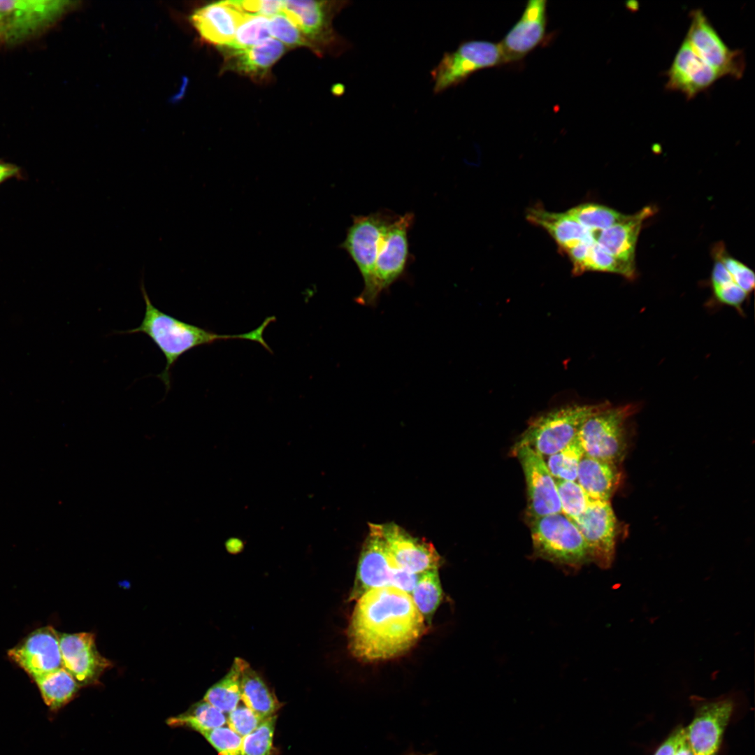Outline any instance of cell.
<instances>
[{
  "mask_svg": "<svg viewBox=\"0 0 755 755\" xmlns=\"http://www.w3.org/2000/svg\"><path fill=\"white\" fill-rule=\"evenodd\" d=\"M594 242L596 241L580 242L563 250L573 263V273L574 275H580L584 272V266L589 257L590 248Z\"/></svg>",
  "mask_w": 755,
  "mask_h": 755,
  "instance_id": "obj_42",
  "label": "cell"
},
{
  "mask_svg": "<svg viewBox=\"0 0 755 755\" xmlns=\"http://www.w3.org/2000/svg\"><path fill=\"white\" fill-rule=\"evenodd\" d=\"M33 679L45 703L54 709L71 700L78 688L76 680L64 667Z\"/></svg>",
  "mask_w": 755,
  "mask_h": 755,
  "instance_id": "obj_27",
  "label": "cell"
},
{
  "mask_svg": "<svg viewBox=\"0 0 755 755\" xmlns=\"http://www.w3.org/2000/svg\"><path fill=\"white\" fill-rule=\"evenodd\" d=\"M276 715L266 719L256 729L242 738L241 755H273Z\"/></svg>",
  "mask_w": 755,
  "mask_h": 755,
  "instance_id": "obj_35",
  "label": "cell"
},
{
  "mask_svg": "<svg viewBox=\"0 0 755 755\" xmlns=\"http://www.w3.org/2000/svg\"><path fill=\"white\" fill-rule=\"evenodd\" d=\"M621 477L619 464L584 454L576 482L591 499L610 501L619 487Z\"/></svg>",
  "mask_w": 755,
  "mask_h": 755,
  "instance_id": "obj_24",
  "label": "cell"
},
{
  "mask_svg": "<svg viewBox=\"0 0 755 755\" xmlns=\"http://www.w3.org/2000/svg\"><path fill=\"white\" fill-rule=\"evenodd\" d=\"M268 29L271 36L286 47L307 46L315 51L312 44L282 12L268 17Z\"/></svg>",
  "mask_w": 755,
  "mask_h": 755,
  "instance_id": "obj_37",
  "label": "cell"
},
{
  "mask_svg": "<svg viewBox=\"0 0 755 755\" xmlns=\"http://www.w3.org/2000/svg\"><path fill=\"white\" fill-rule=\"evenodd\" d=\"M238 661L240 696L245 705L264 719L275 715L281 706L275 694L246 661L238 658Z\"/></svg>",
  "mask_w": 755,
  "mask_h": 755,
  "instance_id": "obj_26",
  "label": "cell"
},
{
  "mask_svg": "<svg viewBox=\"0 0 755 755\" xmlns=\"http://www.w3.org/2000/svg\"><path fill=\"white\" fill-rule=\"evenodd\" d=\"M498 43L484 40L463 41L453 52H445L431 71L434 94L463 82L480 70L503 64Z\"/></svg>",
  "mask_w": 755,
  "mask_h": 755,
  "instance_id": "obj_8",
  "label": "cell"
},
{
  "mask_svg": "<svg viewBox=\"0 0 755 755\" xmlns=\"http://www.w3.org/2000/svg\"><path fill=\"white\" fill-rule=\"evenodd\" d=\"M675 755H694V753L686 737L685 728H684L682 734L680 737Z\"/></svg>",
  "mask_w": 755,
  "mask_h": 755,
  "instance_id": "obj_46",
  "label": "cell"
},
{
  "mask_svg": "<svg viewBox=\"0 0 755 755\" xmlns=\"http://www.w3.org/2000/svg\"><path fill=\"white\" fill-rule=\"evenodd\" d=\"M717 300L724 304L732 306L738 310L746 300L747 294L733 280L712 286Z\"/></svg>",
  "mask_w": 755,
  "mask_h": 755,
  "instance_id": "obj_41",
  "label": "cell"
},
{
  "mask_svg": "<svg viewBox=\"0 0 755 755\" xmlns=\"http://www.w3.org/2000/svg\"><path fill=\"white\" fill-rule=\"evenodd\" d=\"M637 410L632 403H599L577 434L584 455L620 465L628 449V422Z\"/></svg>",
  "mask_w": 755,
  "mask_h": 755,
  "instance_id": "obj_3",
  "label": "cell"
},
{
  "mask_svg": "<svg viewBox=\"0 0 755 755\" xmlns=\"http://www.w3.org/2000/svg\"><path fill=\"white\" fill-rule=\"evenodd\" d=\"M584 453L577 436L568 445L547 457V467L555 480L576 481Z\"/></svg>",
  "mask_w": 755,
  "mask_h": 755,
  "instance_id": "obj_32",
  "label": "cell"
},
{
  "mask_svg": "<svg viewBox=\"0 0 755 755\" xmlns=\"http://www.w3.org/2000/svg\"><path fill=\"white\" fill-rule=\"evenodd\" d=\"M533 554L577 571L590 562L586 543L575 523L559 512L529 519Z\"/></svg>",
  "mask_w": 755,
  "mask_h": 755,
  "instance_id": "obj_4",
  "label": "cell"
},
{
  "mask_svg": "<svg viewBox=\"0 0 755 755\" xmlns=\"http://www.w3.org/2000/svg\"><path fill=\"white\" fill-rule=\"evenodd\" d=\"M733 710L730 698L705 703L685 728L687 740L694 755H715Z\"/></svg>",
  "mask_w": 755,
  "mask_h": 755,
  "instance_id": "obj_20",
  "label": "cell"
},
{
  "mask_svg": "<svg viewBox=\"0 0 755 755\" xmlns=\"http://www.w3.org/2000/svg\"><path fill=\"white\" fill-rule=\"evenodd\" d=\"M566 213L592 233L608 229L622 222L628 216L594 203L580 204L569 209Z\"/></svg>",
  "mask_w": 755,
  "mask_h": 755,
  "instance_id": "obj_30",
  "label": "cell"
},
{
  "mask_svg": "<svg viewBox=\"0 0 755 755\" xmlns=\"http://www.w3.org/2000/svg\"><path fill=\"white\" fill-rule=\"evenodd\" d=\"M524 474L527 490V516L531 519L561 512L555 479L543 456L527 445L514 447Z\"/></svg>",
  "mask_w": 755,
  "mask_h": 755,
  "instance_id": "obj_13",
  "label": "cell"
},
{
  "mask_svg": "<svg viewBox=\"0 0 755 755\" xmlns=\"http://www.w3.org/2000/svg\"><path fill=\"white\" fill-rule=\"evenodd\" d=\"M222 49L226 52L225 67L257 79L266 76L287 50L285 45L272 37L244 49Z\"/></svg>",
  "mask_w": 755,
  "mask_h": 755,
  "instance_id": "obj_23",
  "label": "cell"
},
{
  "mask_svg": "<svg viewBox=\"0 0 755 755\" xmlns=\"http://www.w3.org/2000/svg\"><path fill=\"white\" fill-rule=\"evenodd\" d=\"M203 700L221 712H230L241 700L240 668L238 657L235 658L229 672L206 692Z\"/></svg>",
  "mask_w": 755,
  "mask_h": 755,
  "instance_id": "obj_28",
  "label": "cell"
},
{
  "mask_svg": "<svg viewBox=\"0 0 755 755\" xmlns=\"http://www.w3.org/2000/svg\"><path fill=\"white\" fill-rule=\"evenodd\" d=\"M409 755H433V754H411Z\"/></svg>",
  "mask_w": 755,
  "mask_h": 755,
  "instance_id": "obj_47",
  "label": "cell"
},
{
  "mask_svg": "<svg viewBox=\"0 0 755 755\" xmlns=\"http://www.w3.org/2000/svg\"><path fill=\"white\" fill-rule=\"evenodd\" d=\"M686 39L694 52L721 77L739 79L745 69L744 53L728 47L700 9L690 13Z\"/></svg>",
  "mask_w": 755,
  "mask_h": 755,
  "instance_id": "obj_11",
  "label": "cell"
},
{
  "mask_svg": "<svg viewBox=\"0 0 755 755\" xmlns=\"http://www.w3.org/2000/svg\"><path fill=\"white\" fill-rule=\"evenodd\" d=\"M684 728L676 730L659 747L654 755H675Z\"/></svg>",
  "mask_w": 755,
  "mask_h": 755,
  "instance_id": "obj_45",
  "label": "cell"
},
{
  "mask_svg": "<svg viewBox=\"0 0 755 755\" xmlns=\"http://www.w3.org/2000/svg\"><path fill=\"white\" fill-rule=\"evenodd\" d=\"M347 629L349 648L364 661L395 658L423 635L426 622L412 597L393 586L368 591L356 600Z\"/></svg>",
  "mask_w": 755,
  "mask_h": 755,
  "instance_id": "obj_1",
  "label": "cell"
},
{
  "mask_svg": "<svg viewBox=\"0 0 755 755\" xmlns=\"http://www.w3.org/2000/svg\"><path fill=\"white\" fill-rule=\"evenodd\" d=\"M378 526L387 548L398 566L419 575L438 570L441 558L431 543L411 535L393 522Z\"/></svg>",
  "mask_w": 755,
  "mask_h": 755,
  "instance_id": "obj_16",
  "label": "cell"
},
{
  "mask_svg": "<svg viewBox=\"0 0 755 755\" xmlns=\"http://www.w3.org/2000/svg\"><path fill=\"white\" fill-rule=\"evenodd\" d=\"M413 220L414 215L408 213L388 226L376 259L371 288L365 296L356 299L359 304L376 306L381 293L402 275L408 257V232Z\"/></svg>",
  "mask_w": 755,
  "mask_h": 755,
  "instance_id": "obj_9",
  "label": "cell"
},
{
  "mask_svg": "<svg viewBox=\"0 0 755 755\" xmlns=\"http://www.w3.org/2000/svg\"><path fill=\"white\" fill-rule=\"evenodd\" d=\"M420 575L421 574L413 573L402 568L394 561L391 586L411 595Z\"/></svg>",
  "mask_w": 755,
  "mask_h": 755,
  "instance_id": "obj_43",
  "label": "cell"
},
{
  "mask_svg": "<svg viewBox=\"0 0 755 755\" xmlns=\"http://www.w3.org/2000/svg\"><path fill=\"white\" fill-rule=\"evenodd\" d=\"M8 654L33 678L63 667L59 634L52 626L33 631Z\"/></svg>",
  "mask_w": 755,
  "mask_h": 755,
  "instance_id": "obj_17",
  "label": "cell"
},
{
  "mask_svg": "<svg viewBox=\"0 0 755 755\" xmlns=\"http://www.w3.org/2000/svg\"><path fill=\"white\" fill-rule=\"evenodd\" d=\"M349 3L347 1H283L282 12L298 27L312 44L315 52L317 50L321 54L327 50L340 53L350 44L333 31L332 20Z\"/></svg>",
  "mask_w": 755,
  "mask_h": 755,
  "instance_id": "obj_7",
  "label": "cell"
},
{
  "mask_svg": "<svg viewBox=\"0 0 755 755\" xmlns=\"http://www.w3.org/2000/svg\"><path fill=\"white\" fill-rule=\"evenodd\" d=\"M573 522L586 543L590 562L609 568L614 559L619 533L610 502L592 499L586 510Z\"/></svg>",
  "mask_w": 755,
  "mask_h": 755,
  "instance_id": "obj_12",
  "label": "cell"
},
{
  "mask_svg": "<svg viewBox=\"0 0 755 755\" xmlns=\"http://www.w3.org/2000/svg\"><path fill=\"white\" fill-rule=\"evenodd\" d=\"M168 724L188 726L199 733L224 726L226 717L220 710L203 700L194 705L186 713L169 719Z\"/></svg>",
  "mask_w": 755,
  "mask_h": 755,
  "instance_id": "obj_31",
  "label": "cell"
},
{
  "mask_svg": "<svg viewBox=\"0 0 755 755\" xmlns=\"http://www.w3.org/2000/svg\"><path fill=\"white\" fill-rule=\"evenodd\" d=\"M546 0H530L516 23L498 43L504 64L522 60L543 41L547 29Z\"/></svg>",
  "mask_w": 755,
  "mask_h": 755,
  "instance_id": "obj_14",
  "label": "cell"
},
{
  "mask_svg": "<svg viewBox=\"0 0 755 755\" xmlns=\"http://www.w3.org/2000/svg\"><path fill=\"white\" fill-rule=\"evenodd\" d=\"M666 75V88L682 93L689 100L722 78L694 52L686 38Z\"/></svg>",
  "mask_w": 755,
  "mask_h": 755,
  "instance_id": "obj_19",
  "label": "cell"
},
{
  "mask_svg": "<svg viewBox=\"0 0 755 755\" xmlns=\"http://www.w3.org/2000/svg\"><path fill=\"white\" fill-rule=\"evenodd\" d=\"M63 667L78 684L95 682L112 663L98 652L91 633L59 634Z\"/></svg>",
  "mask_w": 755,
  "mask_h": 755,
  "instance_id": "obj_18",
  "label": "cell"
},
{
  "mask_svg": "<svg viewBox=\"0 0 755 755\" xmlns=\"http://www.w3.org/2000/svg\"><path fill=\"white\" fill-rule=\"evenodd\" d=\"M555 481L561 512L573 521L586 510L592 499L576 481Z\"/></svg>",
  "mask_w": 755,
  "mask_h": 755,
  "instance_id": "obj_34",
  "label": "cell"
},
{
  "mask_svg": "<svg viewBox=\"0 0 755 755\" xmlns=\"http://www.w3.org/2000/svg\"><path fill=\"white\" fill-rule=\"evenodd\" d=\"M526 217L531 223L547 231L557 243L561 251L583 242L595 241L594 233L589 231L567 213L549 212L542 207L527 210Z\"/></svg>",
  "mask_w": 755,
  "mask_h": 755,
  "instance_id": "obj_25",
  "label": "cell"
},
{
  "mask_svg": "<svg viewBox=\"0 0 755 755\" xmlns=\"http://www.w3.org/2000/svg\"><path fill=\"white\" fill-rule=\"evenodd\" d=\"M410 596L425 622L430 624L443 598L438 570L421 574Z\"/></svg>",
  "mask_w": 755,
  "mask_h": 755,
  "instance_id": "obj_29",
  "label": "cell"
},
{
  "mask_svg": "<svg viewBox=\"0 0 755 755\" xmlns=\"http://www.w3.org/2000/svg\"><path fill=\"white\" fill-rule=\"evenodd\" d=\"M720 259L736 285L749 294L754 289L755 285L753 271L742 263L726 254H721Z\"/></svg>",
  "mask_w": 755,
  "mask_h": 755,
  "instance_id": "obj_40",
  "label": "cell"
},
{
  "mask_svg": "<svg viewBox=\"0 0 755 755\" xmlns=\"http://www.w3.org/2000/svg\"><path fill=\"white\" fill-rule=\"evenodd\" d=\"M394 219L381 212L355 216L352 224L347 229L340 247L356 264L364 283V289L357 299L365 296L371 288L380 244L388 226Z\"/></svg>",
  "mask_w": 755,
  "mask_h": 755,
  "instance_id": "obj_10",
  "label": "cell"
},
{
  "mask_svg": "<svg viewBox=\"0 0 755 755\" xmlns=\"http://www.w3.org/2000/svg\"><path fill=\"white\" fill-rule=\"evenodd\" d=\"M268 17L247 15L239 24L232 42L222 47L232 50L244 49L270 38Z\"/></svg>",
  "mask_w": 755,
  "mask_h": 755,
  "instance_id": "obj_33",
  "label": "cell"
},
{
  "mask_svg": "<svg viewBox=\"0 0 755 755\" xmlns=\"http://www.w3.org/2000/svg\"><path fill=\"white\" fill-rule=\"evenodd\" d=\"M141 290L145 304L144 317L140 325L134 329L117 333H144L148 336L164 354L166 366L159 378L164 384L166 391L171 387V369L179 358L189 350L219 340L247 339L257 342L272 352L266 343L263 333L265 329L275 320L274 316L267 317L257 329L247 333L236 335L217 334L198 326L187 323L155 307L149 298L141 281Z\"/></svg>",
  "mask_w": 755,
  "mask_h": 755,
  "instance_id": "obj_2",
  "label": "cell"
},
{
  "mask_svg": "<svg viewBox=\"0 0 755 755\" xmlns=\"http://www.w3.org/2000/svg\"><path fill=\"white\" fill-rule=\"evenodd\" d=\"M24 173L14 164L0 159V185L10 180H23Z\"/></svg>",
  "mask_w": 755,
  "mask_h": 755,
  "instance_id": "obj_44",
  "label": "cell"
},
{
  "mask_svg": "<svg viewBox=\"0 0 755 755\" xmlns=\"http://www.w3.org/2000/svg\"><path fill=\"white\" fill-rule=\"evenodd\" d=\"M654 213L652 207H645L637 213L628 215L622 222L601 231L594 232L596 243L610 255L635 264V246L642 223Z\"/></svg>",
  "mask_w": 755,
  "mask_h": 755,
  "instance_id": "obj_22",
  "label": "cell"
},
{
  "mask_svg": "<svg viewBox=\"0 0 755 755\" xmlns=\"http://www.w3.org/2000/svg\"><path fill=\"white\" fill-rule=\"evenodd\" d=\"M233 1L212 3L195 10L190 21L201 38L220 47L230 44L246 16Z\"/></svg>",
  "mask_w": 755,
  "mask_h": 755,
  "instance_id": "obj_21",
  "label": "cell"
},
{
  "mask_svg": "<svg viewBox=\"0 0 755 755\" xmlns=\"http://www.w3.org/2000/svg\"><path fill=\"white\" fill-rule=\"evenodd\" d=\"M394 560L378 524H369V533L359 559L354 584L349 599L354 601L368 591L391 586Z\"/></svg>",
  "mask_w": 755,
  "mask_h": 755,
  "instance_id": "obj_15",
  "label": "cell"
},
{
  "mask_svg": "<svg viewBox=\"0 0 755 755\" xmlns=\"http://www.w3.org/2000/svg\"><path fill=\"white\" fill-rule=\"evenodd\" d=\"M69 1H0V42L13 45L48 29L73 5Z\"/></svg>",
  "mask_w": 755,
  "mask_h": 755,
  "instance_id": "obj_6",
  "label": "cell"
},
{
  "mask_svg": "<svg viewBox=\"0 0 755 755\" xmlns=\"http://www.w3.org/2000/svg\"><path fill=\"white\" fill-rule=\"evenodd\" d=\"M265 719L247 706L238 705L229 712L226 724L243 738L256 729Z\"/></svg>",
  "mask_w": 755,
  "mask_h": 755,
  "instance_id": "obj_39",
  "label": "cell"
},
{
  "mask_svg": "<svg viewBox=\"0 0 755 755\" xmlns=\"http://www.w3.org/2000/svg\"><path fill=\"white\" fill-rule=\"evenodd\" d=\"M598 404H573L552 410L531 421L514 447L527 445L548 456L568 445Z\"/></svg>",
  "mask_w": 755,
  "mask_h": 755,
  "instance_id": "obj_5",
  "label": "cell"
},
{
  "mask_svg": "<svg viewBox=\"0 0 755 755\" xmlns=\"http://www.w3.org/2000/svg\"><path fill=\"white\" fill-rule=\"evenodd\" d=\"M589 271L614 273L630 280L633 279L635 275V264L624 261L610 255L596 242L591 246L584 266V272Z\"/></svg>",
  "mask_w": 755,
  "mask_h": 755,
  "instance_id": "obj_36",
  "label": "cell"
},
{
  "mask_svg": "<svg viewBox=\"0 0 755 755\" xmlns=\"http://www.w3.org/2000/svg\"><path fill=\"white\" fill-rule=\"evenodd\" d=\"M216 749L219 755H241L242 737L229 726L199 732Z\"/></svg>",
  "mask_w": 755,
  "mask_h": 755,
  "instance_id": "obj_38",
  "label": "cell"
}]
</instances>
